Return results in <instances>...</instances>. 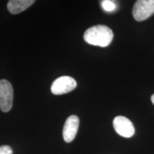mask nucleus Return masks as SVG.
Instances as JSON below:
<instances>
[{
	"mask_svg": "<svg viewBox=\"0 0 154 154\" xmlns=\"http://www.w3.org/2000/svg\"><path fill=\"white\" fill-rule=\"evenodd\" d=\"M113 38L112 30L105 25H96L88 28L84 35V38L88 44L101 47H106Z\"/></svg>",
	"mask_w": 154,
	"mask_h": 154,
	"instance_id": "f257e3e1",
	"label": "nucleus"
},
{
	"mask_svg": "<svg viewBox=\"0 0 154 154\" xmlns=\"http://www.w3.org/2000/svg\"><path fill=\"white\" fill-rule=\"evenodd\" d=\"M34 3V0H10L7 3V9L11 14H17L26 10Z\"/></svg>",
	"mask_w": 154,
	"mask_h": 154,
	"instance_id": "0eeeda50",
	"label": "nucleus"
},
{
	"mask_svg": "<svg viewBox=\"0 0 154 154\" xmlns=\"http://www.w3.org/2000/svg\"><path fill=\"white\" fill-rule=\"evenodd\" d=\"M113 128L117 134L125 138H130L134 136L135 128L132 122L126 117L118 116L113 119Z\"/></svg>",
	"mask_w": 154,
	"mask_h": 154,
	"instance_id": "39448f33",
	"label": "nucleus"
},
{
	"mask_svg": "<svg viewBox=\"0 0 154 154\" xmlns=\"http://www.w3.org/2000/svg\"><path fill=\"white\" fill-rule=\"evenodd\" d=\"M76 82L72 77L69 76H60L53 82L51 92L55 95H61L73 91L76 87Z\"/></svg>",
	"mask_w": 154,
	"mask_h": 154,
	"instance_id": "20e7f679",
	"label": "nucleus"
},
{
	"mask_svg": "<svg viewBox=\"0 0 154 154\" xmlns=\"http://www.w3.org/2000/svg\"><path fill=\"white\" fill-rule=\"evenodd\" d=\"M12 86L9 81L0 80V109L3 112H8L11 109L13 105Z\"/></svg>",
	"mask_w": 154,
	"mask_h": 154,
	"instance_id": "f03ea898",
	"label": "nucleus"
},
{
	"mask_svg": "<svg viewBox=\"0 0 154 154\" xmlns=\"http://www.w3.org/2000/svg\"><path fill=\"white\" fill-rule=\"evenodd\" d=\"M13 151L11 148L9 146H0V154H12Z\"/></svg>",
	"mask_w": 154,
	"mask_h": 154,
	"instance_id": "1a4fd4ad",
	"label": "nucleus"
},
{
	"mask_svg": "<svg viewBox=\"0 0 154 154\" xmlns=\"http://www.w3.org/2000/svg\"><path fill=\"white\" fill-rule=\"evenodd\" d=\"M151 101H152V103L154 104V94H153L151 96Z\"/></svg>",
	"mask_w": 154,
	"mask_h": 154,
	"instance_id": "9d476101",
	"label": "nucleus"
},
{
	"mask_svg": "<svg viewBox=\"0 0 154 154\" xmlns=\"http://www.w3.org/2000/svg\"><path fill=\"white\" fill-rule=\"evenodd\" d=\"M133 16L137 22L146 20L154 14V0H138L133 8Z\"/></svg>",
	"mask_w": 154,
	"mask_h": 154,
	"instance_id": "7ed1b4c3",
	"label": "nucleus"
},
{
	"mask_svg": "<svg viewBox=\"0 0 154 154\" xmlns=\"http://www.w3.org/2000/svg\"><path fill=\"white\" fill-rule=\"evenodd\" d=\"M79 126V119L76 115L68 117L63 126V137L66 143H70L76 137Z\"/></svg>",
	"mask_w": 154,
	"mask_h": 154,
	"instance_id": "423d86ee",
	"label": "nucleus"
},
{
	"mask_svg": "<svg viewBox=\"0 0 154 154\" xmlns=\"http://www.w3.org/2000/svg\"><path fill=\"white\" fill-rule=\"evenodd\" d=\"M101 7L103 9L107 12H111L114 11L116 8V5L112 1L110 0H104L101 2Z\"/></svg>",
	"mask_w": 154,
	"mask_h": 154,
	"instance_id": "6e6552de",
	"label": "nucleus"
}]
</instances>
